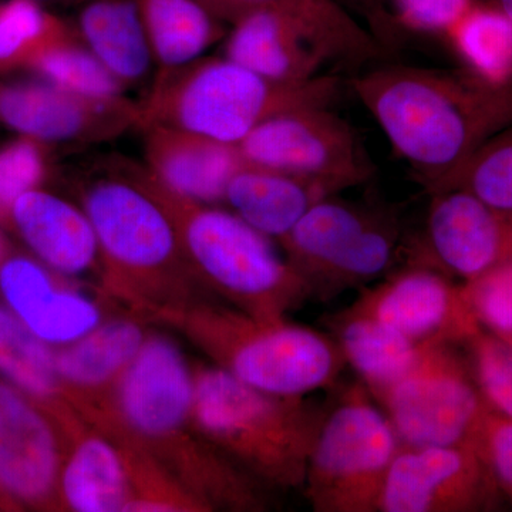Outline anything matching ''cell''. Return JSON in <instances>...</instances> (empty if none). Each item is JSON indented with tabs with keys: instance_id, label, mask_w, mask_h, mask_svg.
Returning <instances> with one entry per match:
<instances>
[{
	"instance_id": "1",
	"label": "cell",
	"mask_w": 512,
	"mask_h": 512,
	"mask_svg": "<svg viewBox=\"0 0 512 512\" xmlns=\"http://www.w3.org/2000/svg\"><path fill=\"white\" fill-rule=\"evenodd\" d=\"M195 373L168 336L150 332L109 397L83 414L94 429L156 461L210 511H265L264 485L198 427Z\"/></svg>"
},
{
	"instance_id": "2",
	"label": "cell",
	"mask_w": 512,
	"mask_h": 512,
	"mask_svg": "<svg viewBox=\"0 0 512 512\" xmlns=\"http://www.w3.org/2000/svg\"><path fill=\"white\" fill-rule=\"evenodd\" d=\"M350 87L426 192L512 126V84L466 69L389 64L356 73Z\"/></svg>"
},
{
	"instance_id": "3",
	"label": "cell",
	"mask_w": 512,
	"mask_h": 512,
	"mask_svg": "<svg viewBox=\"0 0 512 512\" xmlns=\"http://www.w3.org/2000/svg\"><path fill=\"white\" fill-rule=\"evenodd\" d=\"M84 211L99 242L101 288L150 323L210 298L195 278L170 215L141 183L103 178L87 188Z\"/></svg>"
},
{
	"instance_id": "4",
	"label": "cell",
	"mask_w": 512,
	"mask_h": 512,
	"mask_svg": "<svg viewBox=\"0 0 512 512\" xmlns=\"http://www.w3.org/2000/svg\"><path fill=\"white\" fill-rule=\"evenodd\" d=\"M345 80L322 73L305 82H275L227 59H198L161 70L137 104V127L167 126L239 144L264 121L288 111L332 107Z\"/></svg>"
},
{
	"instance_id": "5",
	"label": "cell",
	"mask_w": 512,
	"mask_h": 512,
	"mask_svg": "<svg viewBox=\"0 0 512 512\" xmlns=\"http://www.w3.org/2000/svg\"><path fill=\"white\" fill-rule=\"evenodd\" d=\"M158 323L177 330L239 382L278 396L329 389L346 366L328 332L286 318H256L211 298L175 309Z\"/></svg>"
},
{
	"instance_id": "6",
	"label": "cell",
	"mask_w": 512,
	"mask_h": 512,
	"mask_svg": "<svg viewBox=\"0 0 512 512\" xmlns=\"http://www.w3.org/2000/svg\"><path fill=\"white\" fill-rule=\"evenodd\" d=\"M141 183L170 215L195 278L208 295L256 318L284 319L311 301L309 286L265 237L235 212L187 200L148 171Z\"/></svg>"
},
{
	"instance_id": "7",
	"label": "cell",
	"mask_w": 512,
	"mask_h": 512,
	"mask_svg": "<svg viewBox=\"0 0 512 512\" xmlns=\"http://www.w3.org/2000/svg\"><path fill=\"white\" fill-rule=\"evenodd\" d=\"M194 373V416L204 436L262 485L303 488L328 404L262 392L214 365Z\"/></svg>"
},
{
	"instance_id": "8",
	"label": "cell",
	"mask_w": 512,
	"mask_h": 512,
	"mask_svg": "<svg viewBox=\"0 0 512 512\" xmlns=\"http://www.w3.org/2000/svg\"><path fill=\"white\" fill-rule=\"evenodd\" d=\"M279 242L311 299L326 302L389 274L402 251V225L396 211L332 195L313 205Z\"/></svg>"
},
{
	"instance_id": "9",
	"label": "cell",
	"mask_w": 512,
	"mask_h": 512,
	"mask_svg": "<svg viewBox=\"0 0 512 512\" xmlns=\"http://www.w3.org/2000/svg\"><path fill=\"white\" fill-rule=\"evenodd\" d=\"M402 447L363 383L328 404L306 467V500L315 512H377L389 468Z\"/></svg>"
},
{
	"instance_id": "10",
	"label": "cell",
	"mask_w": 512,
	"mask_h": 512,
	"mask_svg": "<svg viewBox=\"0 0 512 512\" xmlns=\"http://www.w3.org/2000/svg\"><path fill=\"white\" fill-rule=\"evenodd\" d=\"M458 348L429 343L406 375L373 397L402 446L468 447L488 404Z\"/></svg>"
},
{
	"instance_id": "11",
	"label": "cell",
	"mask_w": 512,
	"mask_h": 512,
	"mask_svg": "<svg viewBox=\"0 0 512 512\" xmlns=\"http://www.w3.org/2000/svg\"><path fill=\"white\" fill-rule=\"evenodd\" d=\"M238 146L249 164L325 181L339 191L366 183L375 173L355 128L330 107L278 114Z\"/></svg>"
},
{
	"instance_id": "12",
	"label": "cell",
	"mask_w": 512,
	"mask_h": 512,
	"mask_svg": "<svg viewBox=\"0 0 512 512\" xmlns=\"http://www.w3.org/2000/svg\"><path fill=\"white\" fill-rule=\"evenodd\" d=\"M503 500L473 448L402 446L384 480L377 512L497 511Z\"/></svg>"
},
{
	"instance_id": "13",
	"label": "cell",
	"mask_w": 512,
	"mask_h": 512,
	"mask_svg": "<svg viewBox=\"0 0 512 512\" xmlns=\"http://www.w3.org/2000/svg\"><path fill=\"white\" fill-rule=\"evenodd\" d=\"M349 308L417 343L463 346L483 330L464 301L460 284L421 264H409L360 289Z\"/></svg>"
},
{
	"instance_id": "14",
	"label": "cell",
	"mask_w": 512,
	"mask_h": 512,
	"mask_svg": "<svg viewBox=\"0 0 512 512\" xmlns=\"http://www.w3.org/2000/svg\"><path fill=\"white\" fill-rule=\"evenodd\" d=\"M430 197L424 237L409 264L433 266L466 282L512 261V210L461 190Z\"/></svg>"
},
{
	"instance_id": "15",
	"label": "cell",
	"mask_w": 512,
	"mask_h": 512,
	"mask_svg": "<svg viewBox=\"0 0 512 512\" xmlns=\"http://www.w3.org/2000/svg\"><path fill=\"white\" fill-rule=\"evenodd\" d=\"M66 434L28 394L0 382V494L20 507H57Z\"/></svg>"
},
{
	"instance_id": "16",
	"label": "cell",
	"mask_w": 512,
	"mask_h": 512,
	"mask_svg": "<svg viewBox=\"0 0 512 512\" xmlns=\"http://www.w3.org/2000/svg\"><path fill=\"white\" fill-rule=\"evenodd\" d=\"M0 121L40 143L103 141L137 127V104L96 100L40 83H0Z\"/></svg>"
},
{
	"instance_id": "17",
	"label": "cell",
	"mask_w": 512,
	"mask_h": 512,
	"mask_svg": "<svg viewBox=\"0 0 512 512\" xmlns=\"http://www.w3.org/2000/svg\"><path fill=\"white\" fill-rule=\"evenodd\" d=\"M0 296L36 336L59 349L99 326L106 316L99 302L39 259L8 255L0 262Z\"/></svg>"
},
{
	"instance_id": "18",
	"label": "cell",
	"mask_w": 512,
	"mask_h": 512,
	"mask_svg": "<svg viewBox=\"0 0 512 512\" xmlns=\"http://www.w3.org/2000/svg\"><path fill=\"white\" fill-rule=\"evenodd\" d=\"M148 323L136 313L104 319L76 342L56 349L64 397L80 416L103 403L120 382L150 335Z\"/></svg>"
},
{
	"instance_id": "19",
	"label": "cell",
	"mask_w": 512,
	"mask_h": 512,
	"mask_svg": "<svg viewBox=\"0 0 512 512\" xmlns=\"http://www.w3.org/2000/svg\"><path fill=\"white\" fill-rule=\"evenodd\" d=\"M143 130L148 174L187 200L211 205L224 201L229 181L248 163L238 144L181 128L150 126Z\"/></svg>"
},
{
	"instance_id": "20",
	"label": "cell",
	"mask_w": 512,
	"mask_h": 512,
	"mask_svg": "<svg viewBox=\"0 0 512 512\" xmlns=\"http://www.w3.org/2000/svg\"><path fill=\"white\" fill-rule=\"evenodd\" d=\"M225 57L275 82H305L332 64L328 53L291 19L251 8L232 23Z\"/></svg>"
},
{
	"instance_id": "21",
	"label": "cell",
	"mask_w": 512,
	"mask_h": 512,
	"mask_svg": "<svg viewBox=\"0 0 512 512\" xmlns=\"http://www.w3.org/2000/svg\"><path fill=\"white\" fill-rule=\"evenodd\" d=\"M8 221L42 264L64 276L99 265V242L84 208L35 188L13 204Z\"/></svg>"
},
{
	"instance_id": "22",
	"label": "cell",
	"mask_w": 512,
	"mask_h": 512,
	"mask_svg": "<svg viewBox=\"0 0 512 512\" xmlns=\"http://www.w3.org/2000/svg\"><path fill=\"white\" fill-rule=\"evenodd\" d=\"M133 497L126 450L86 421L67 441L57 507L72 512H127Z\"/></svg>"
},
{
	"instance_id": "23",
	"label": "cell",
	"mask_w": 512,
	"mask_h": 512,
	"mask_svg": "<svg viewBox=\"0 0 512 512\" xmlns=\"http://www.w3.org/2000/svg\"><path fill=\"white\" fill-rule=\"evenodd\" d=\"M339 192L325 181L247 163L229 181L224 202L256 231L281 241L313 205Z\"/></svg>"
},
{
	"instance_id": "24",
	"label": "cell",
	"mask_w": 512,
	"mask_h": 512,
	"mask_svg": "<svg viewBox=\"0 0 512 512\" xmlns=\"http://www.w3.org/2000/svg\"><path fill=\"white\" fill-rule=\"evenodd\" d=\"M325 326L338 343L346 365L355 370L372 397L406 375L429 345L414 342L349 306L326 316Z\"/></svg>"
},
{
	"instance_id": "25",
	"label": "cell",
	"mask_w": 512,
	"mask_h": 512,
	"mask_svg": "<svg viewBox=\"0 0 512 512\" xmlns=\"http://www.w3.org/2000/svg\"><path fill=\"white\" fill-rule=\"evenodd\" d=\"M55 352L0 303V375L45 407L69 439L84 420L64 397Z\"/></svg>"
},
{
	"instance_id": "26",
	"label": "cell",
	"mask_w": 512,
	"mask_h": 512,
	"mask_svg": "<svg viewBox=\"0 0 512 512\" xmlns=\"http://www.w3.org/2000/svg\"><path fill=\"white\" fill-rule=\"evenodd\" d=\"M76 33L124 87L143 80L154 62L136 0H83Z\"/></svg>"
},
{
	"instance_id": "27",
	"label": "cell",
	"mask_w": 512,
	"mask_h": 512,
	"mask_svg": "<svg viewBox=\"0 0 512 512\" xmlns=\"http://www.w3.org/2000/svg\"><path fill=\"white\" fill-rule=\"evenodd\" d=\"M291 19L315 40L332 63L360 70L383 57V47L339 0H244Z\"/></svg>"
},
{
	"instance_id": "28",
	"label": "cell",
	"mask_w": 512,
	"mask_h": 512,
	"mask_svg": "<svg viewBox=\"0 0 512 512\" xmlns=\"http://www.w3.org/2000/svg\"><path fill=\"white\" fill-rule=\"evenodd\" d=\"M154 62L177 69L201 59L224 36V23L198 0H136Z\"/></svg>"
},
{
	"instance_id": "29",
	"label": "cell",
	"mask_w": 512,
	"mask_h": 512,
	"mask_svg": "<svg viewBox=\"0 0 512 512\" xmlns=\"http://www.w3.org/2000/svg\"><path fill=\"white\" fill-rule=\"evenodd\" d=\"M447 36L468 72L494 86L512 84V20L503 10L473 5Z\"/></svg>"
},
{
	"instance_id": "30",
	"label": "cell",
	"mask_w": 512,
	"mask_h": 512,
	"mask_svg": "<svg viewBox=\"0 0 512 512\" xmlns=\"http://www.w3.org/2000/svg\"><path fill=\"white\" fill-rule=\"evenodd\" d=\"M76 32L35 0H0V73L28 69L43 50Z\"/></svg>"
},
{
	"instance_id": "31",
	"label": "cell",
	"mask_w": 512,
	"mask_h": 512,
	"mask_svg": "<svg viewBox=\"0 0 512 512\" xmlns=\"http://www.w3.org/2000/svg\"><path fill=\"white\" fill-rule=\"evenodd\" d=\"M28 69L43 82L79 96L123 99V84L83 45L76 32L43 50Z\"/></svg>"
},
{
	"instance_id": "32",
	"label": "cell",
	"mask_w": 512,
	"mask_h": 512,
	"mask_svg": "<svg viewBox=\"0 0 512 512\" xmlns=\"http://www.w3.org/2000/svg\"><path fill=\"white\" fill-rule=\"evenodd\" d=\"M461 190L495 207L512 210V126L483 144L429 195Z\"/></svg>"
},
{
	"instance_id": "33",
	"label": "cell",
	"mask_w": 512,
	"mask_h": 512,
	"mask_svg": "<svg viewBox=\"0 0 512 512\" xmlns=\"http://www.w3.org/2000/svg\"><path fill=\"white\" fill-rule=\"evenodd\" d=\"M461 348L485 403L512 419V342L481 330Z\"/></svg>"
},
{
	"instance_id": "34",
	"label": "cell",
	"mask_w": 512,
	"mask_h": 512,
	"mask_svg": "<svg viewBox=\"0 0 512 512\" xmlns=\"http://www.w3.org/2000/svg\"><path fill=\"white\" fill-rule=\"evenodd\" d=\"M460 289L481 329L512 342V261L460 282Z\"/></svg>"
},
{
	"instance_id": "35",
	"label": "cell",
	"mask_w": 512,
	"mask_h": 512,
	"mask_svg": "<svg viewBox=\"0 0 512 512\" xmlns=\"http://www.w3.org/2000/svg\"><path fill=\"white\" fill-rule=\"evenodd\" d=\"M46 146L20 136L0 148V221H8L13 204L45 181L49 173Z\"/></svg>"
},
{
	"instance_id": "36",
	"label": "cell",
	"mask_w": 512,
	"mask_h": 512,
	"mask_svg": "<svg viewBox=\"0 0 512 512\" xmlns=\"http://www.w3.org/2000/svg\"><path fill=\"white\" fill-rule=\"evenodd\" d=\"M468 447L480 457L488 473L500 488L504 500H512V419L485 409L471 434Z\"/></svg>"
},
{
	"instance_id": "37",
	"label": "cell",
	"mask_w": 512,
	"mask_h": 512,
	"mask_svg": "<svg viewBox=\"0 0 512 512\" xmlns=\"http://www.w3.org/2000/svg\"><path fill=\"white\" fill-rule=\"evenodd\" d=\"M473 5V0H396L399 18L407 28L446 35Z\"/></svg>"
},
{
	"instance_id": "38",
	"label": "cell",
	"mask_w": 512,
	"mask_h": 512,
	"mask_svg": "<svg viewBox=\"0 0 512 512\" xmlns=\"http://www.w3.org/2000/svg\"><path fill=\"white\" fill-rule=\"evenodd\" d=\"M198 2H201L218 19L229 23V25L237 22L245 12L251 9V6L245 3L244 0H198Z\"/></svg>"
},
{
	"instance_id": "39",
	"label": "cell",
	"mask_w": 512,
	"mask_h": 512,
	"mask_svg": "<svg viewBox=\"0 0 512 512\" xmlns=\"http://www.w3.org/2000/svg\"><path fill=\"white\" fill-rule=\"evenodd\" d=\"M500 9L512 20V0H500Z\"/></svg>"
},
{
	"instance_id": "40",
	"label": "cell",
	"mask_w": 512,
	"mask_h": 512,
	"mask_svg": "<svg viewBox=\"0 0 512 512\" xmlns=\"http://www.w3.org/2000/svg\"><path fill=\"white\" fill-rule=\"evenodd\" d=\"M8 256V245H6L5 238L0 234V262Z\"/></svg>"
},
{
	"instance_id": "41",
	"label": "cell",
	"mask_w": 512,
	"mask_h": 512,
	"mask_svg": "<svg viewBox=\"0 0 512 512\" xmlns=\"http://www.w3.org/2000/svg\"><path fill=\"white\" fill-rule=\"evenodd\" d=\"M35 2L42 3V5H50V3H72L83 2V0H35Z\"/></svg>"
},
{
	"instance_id": "42",
	"label": "cell",
	"mask_w": 512,
	"mask_h": 512,
	"mask_svg": "<svg viewBox=\"0 0 512 512\" xmlns=\"http://www.w3.org/2000/svg\"><path fill=\"white\" fill-rule=\"evenodd\" d=\"M340 3H343L345 5L346 0H339Z\"/></svg>"
},
{
	"instance_id": "43",
	"label": "cell",
	"mask_w": 512,
	"mask_h": 512,
	"mask_svg": "<svg viewBox=\"0 0 512 512\" xmlns=\"http://www.w3.org/2000/svg\"><path fill=\"white\" fill-rule=\"evenodd\" d=\"M510 503L512 504V500L510 501Z\"/></svg>"
}]
</instances>
